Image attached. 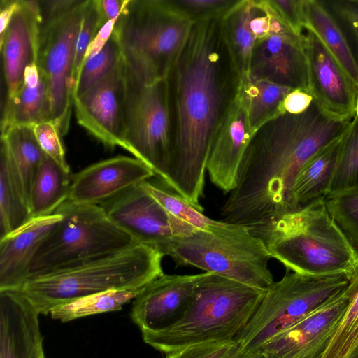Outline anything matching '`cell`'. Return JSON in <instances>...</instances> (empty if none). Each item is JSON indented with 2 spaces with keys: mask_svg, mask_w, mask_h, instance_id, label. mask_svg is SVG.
<instances>
[{
  "mask_svg": "<svg viewBox=\"0 0 358 358\" xmlns=\"http://www.w3.org/2000/svg\"><path fill=\"white\" fill-rule=\"evenodd\" d=\"M220 20L194 22L166 76L171 137L167 186L202 212L200 199L210 145L240 84Z\"/></svg>",
  "mask_w": 358,
  "mask_h": 358,
  "instance_id": "6da1fadb",
  "label": "cell"
},
{
  "mask_svg": "<svg viewBox=\"0 0 358 358\" xmlns=\"http://www.w3.org/2000/svg\"><path fill=\"white\" fill-rule=\"evenodd\" d=\"M352 119L335 116L313 99L304 113H285L263 125L252 136L236 186L221 208L223 221L250 227L291 210L290 191L301 169L341 138Z\"/></svg>",
  "mask_w": 358,
  "mask_h": 358,
  "instance_id": "7a4b0ae2",
  "label": "cell"
},
{
  "mask_svg": "<svg viewBox=\"0 0 358 358\" xmlns=\"http://www.w3.org/2000/svg\"><path fill=\"white\" fill-rule=\"evenodd\" d=\"M287 271L325 276L358 274V252L329 215L324 199L248 227Z\"/></svg>",
  "mask_w": 358,
  "mask_h": 358,
  "instance_id": "3957f363",
  "label": "cell"
},
{
  "mask_svg": "<svg viewBox=\"0 0 358 358\" xmlns=\"http://www.w3.org/2000/svg\"><path fill=\"white\" fill-rule=\"evenodd\" d=\"M158 251L142 244L79 264L29 276L20 291L40 315L87 296L142 289L164 274Z\"/></svg>",
  "mask_w": 358,
  "mask_h": 358,
  "instance_id": "277c9868",
  "label": "cell"
},
{
  "mask_svg": "<svg viewBox=\"0 0 358 358\" xmlns=\"http://www.w3.org/2000/svg\"><path fill=\"white\" fill-rule=\"evenodd\" d=\"M265 292L204 272L183 315L165 329L141 333L143 341L165 355L203 343L233 341Z\"/></svg>",
  "mask_w": 358,
  "mask_h": 358,
  "instance_id": "5b68a950",
  "label": "cell"
},
{
  "mask_svg": "<svg viewBox=\"0 0 358 358\" xmlns=\"http://www.w3.org/2000/svg\"><path fill=\"white\" fill-rule=\"evenodd\" d=\"M194 24L171 0H127L113 31L127 66L150 83L166 78Z\"/></svg>",
  "mask_w": 358,
  "mask_h": 358,
  "instance_id": "8992f818",
  "label": "cell"
},
{
  "mask_svg": "<svg viewBox=\"0 0 358 358\" xmlns=\"http://www.w3.org/2000/svg\"><path fill=\"white\" fill-rule=\"evenodd\" d=\"M167 256L178 266H191L264 292L274 282L266 245L237 224L223 221L211 231L196 230L178 238Z\"/></svg>",
  "mask_w": 358,
  "mask_h": 358,
  "instance_id": "52a82bcc",
  "label": "cell"
},
{
  "mask_svg": "<svg viewBox=\"0 0 358 358\" xmlns=\"http://www.w3.org/2000/svg\"><path fill=\"white\" fill-rule=\"evenodd\" d=\"M55 213L62 220L38 248L29 277L79 264L138 243L99 205L66 200Z\"/></svg>",
  "mask_w": 358,
  "mask_h": 358,
  "instance_id": "ba28073f",
  "label": "cell"
},
{
  "mask_svg": "<svg viewBox=\"0 0 358 358\" xmlns=\"http://www.w3.org/2000/svg\"><path fill=\"white\" fill-rule=\"evenodd\" d=\"M88 0L38 1L36 64L45 77L50 120L60 134L69 129L73 105V66L78 36Z\"/></svg>",
  "mask_w": 358,
  "mask_h": 358,
  "instance_id": "9c48e42d",
  "label": "cell"
},
{
  "mask_svg": "<svg viewBox=\"0 0 358 358\" xmlns=\"http://www.w3.org/2000/svg\"><path fill=\"white\" fill-rule=\"evenodd\" d=\"M342 275L315 276L287 271L266 291L256 311L235 341L243 352H255L324 301L344 290Z\"/></svg>",
  "mask_w": 358,
  "mask_h": 358,
  "instance_id": "30bf717a",
  "label": "cell"
},
{
  "mask_svg": "<svg viewBox=\"0 0 358 358\" xmlns=\"http://www.w3.org/2000/svg\"><path fill=\"white\" fill-rule=\"evenodd\" d=\"M125 65V137L124 149L169 183L171 137L166 78L139 80Z\"/></svg>",
  "mask_w": 358,
  "mask_h": 358,
  "instance_id": "8fae6325",
  "label": "cell"
},
{
  "mask_svg": "<svg viewBox=\"0 0 358 358\" xmlns=\"http://www.w3.org/2000/svg\"><path fill=\"white\" fill-rule=\"evenodd\" d=\"M142 183L101 206L136 243L167 256L176 239L188 236L197 229L171 215Z\"/></svg>",
  "mask_w": 358,
  "mask_h": 358,
  "instance_id": "7c38bea8",
  "label": "cell"
},
{
  "mask_svg": "<svg viewBox=\"0 0 358 358\" xmlns=\"http://www.w3.org/2000/svg\"><path fill=\"white\" fill-rule=\"evenodd\" d=\"M78 123L106 147L124 148L125 65L115 68L87 92L73 99Z\"/></svg>",
  "mask_w": 358,
  "mask_h": 358,
  "instance_id": "4fadbf2b",
  "label": "cell"
},
{
  "mask_svg": "<svg viewBox=\"0 0 358 358\" xmlns=\"http://www.w3.org/2000/svg\"><path fill=\"white\" fill-rule=\"evenodd\" d=\"M345 289L271 339L259 351L265 358H320L346 309Z\"/></svg>",
  "mask_w": 358,
  "mask_h": 358,
  "instance_id": "5bb4252c",
  "label": "cell"
},
{
  "mask_svg": "<svg viewBox=\"0 0 358 358\" xmlns=\"http://www.w3.org/2000/svg\"><path fill=\"white\" fill-rule=\"evenodd\" d=\"M303 42L308 62L309 92L329 113L352 119L357 111L358 85L310 31Z\"/></svg>",
  "mask_w": 358,
  "mask_h": 358,
  "instance_id": "9a60e30c",
  "label": "cell"
},
{
  "mask_svg": "<svg viewBox=\"0 0 358 358\" xmlns=\"http://www.w3.org/2000/svg\"><path fill=\"white\" fill-rule=\"evenodd\" d=\"M40 7L38 1L19 0V6L0 36L2 61L1 110L15 96L24 83L26 68L36 63Z\"/></svg>",
  "mask_w": 358,
  "mask_h": 358,
  "instance_id": "2e32d148",
  "label": "cell"
},
{
  "mask_svg": "<svg viewBox=\"0 0 358 358\" xmlns=\"http://www.w3.org/2000/svg\"><path fill=\"white\" fill-rule=\"evenodd\" d=\"M155 176L139 159L116 156L72 175L67 200L101 206Z\"/></svg>",
  "mask_w": 358,
  "mask_h": 358,
  "instance_id": "e0dca14e",
  "label": "cell"
},
{
  "mask_svg": "<svg viewBox=\"0 0 358 358\" xmlns=\"http://www.w3.org/2000/svg\"><path fill=\"white\" fill-rule=\"evenodd\" d=\"M203 273L162 274L149 282L134 299L131 317L141 333L165 329L185 313Z\"/></svg>",
  "mask_w": 358,
  "mask_h": 358,
  "instance_id": "ac0fdd59",
  "label": "cell"
},
{
  "mask_svg": "<svg viewBox=\"0 0 358 358\" xmlns=\"http://www.w3.org/2000/svg\"><path fill=\"white\" fill-rule=\"evenodd\" d=\"M303 37L287 30L256 40L249 75L292 90L309 92Z\"/></svg>",
  "mask_w": 358,
  "mask_h": 358,
  "instance_id": "d6986e66",
  "label": "cell"
},
{
  "mask_svg": "<svg viewBox=\"0 0 358 358\" xmlns=\"http://www.w3.org/2000/svg\"><path fill=\"white\" fill-rule=\"evenodd\" d=\"M255 134L238 89L213 138L206 164L211 182L223 192L230 193L234 189L243 156Z\"/></svg>",
  "mask_w": 358,
  "mask_h": 358,
  "instance_id": "ffe728a7",
  "label": "cell"
},
{
  "mask_svg": "<svg viewBox=\"0 0 358 358\" xmlns=\"http://www.w3.org/2000/svg\"><path fill=\"white\" fill-rule=\"evenodd\" d=\"M39 315L20 290L0 291V358H46Z\"/></svg>",
  "mask_w": 358,
  "mask_h": 358,
  "instance_id": "44dd1931",
  "label": "cell"
},
{
  "mask_svg": "<svg viewBox=\"0 0 358 358\" xmlns=\"http://www.w3.org/2000/svg\"><path fill=\"white\" fill-rule=\"evenodd\" d=\"M61 220L57 213L31 217L0 238V291L20 289L38 248Z\"/></svg>",
  "mask_w": 358,
  "mask_h": 358,
  "instance_id": "7402d4cb",
  "label": "cell"
},
{
  "mask_svg": "<svg viewBox=\"0 0 358 358\" xmlns=\"http://www.w3.org/2000/svg\"><path fill=\"white\" fill-rule=\"evenodd\" d=\"M256 8L255 0H237L220 20L222 38L240 81L249 76L256 41L250 21Z\"/></svg>",
  "mask_w": 358,
  "mask_h": 358,
  "instance_id": "603a6c76",
  "label": "cell"
},
{
  "mask_svg": "<svg viewBox=\"0 0 358 358\" xmlns=\"http://www.w3.org/2000/svg\"><path fill=\"white\" fill-rule=\"evenodd\" d=\"M341 138L317 152L301 169L290 191L292 210L322 199L329 193Z\"/></svg>",
  "mask_w": 358,
  "mask_h": 358,
  "instance_id": "cb8c5ba5",
  "label": "cell"
},
{
  "mask_svg": "<svg viewBox=\"0 0 358 358\" xmlns=\"http://www.w3.org/2000/svg\"><path fill=\"white\" fill-rule=\"evenodd\" d=\"M304 29L312 32L358 85V58L341 28L322 2L303 0Z\"/></svg>",
  "mask_w": 358,
  "mask_h": 358,
  "instance_id": "d4e9b609",
  "label": "cell"
},
{
  "mask_svg": "<svg viewBox=\"0 0 358 358\" xmlns=\"http://www.w3.org/2000/svg\"><path fill=\"white\" fill-rule=\"evenodd\" d=\"M31 218L21 182L8 150L1 138L0 151V238L22 226Z\"/></svg>",
  "mask_w": 358,
  "mask_h": 358,
  "instance_id": "484cf974",
  "label": "cell"
},
{
  "mask_svg": "<svg viewBox=\"0 0 358 358\" xmlns=\"http://www.w3.org/2000/svg\"><path fill=\"white\" fill-rule=\"evenodd\" d=\"M72 175L54 160L44 158L30 193L31 217L53 214L69 197Z\"/></svg>",
  "mask_w": 358,
  "mask_h": 358,
  "instance_id": "4316f807",
  "label": "cell"
},
{
  "mask_svg": "<svg viewBox=\"0 0 358 358\" xmlns=\"http://www.w3.org/2000/svg\"><path fill=\"white\" fill-rule=\"evenodd\" d=\"M1 138L6 145L29 206L31 187L46 155L36 140L34 126H11L1 133Z\"/></svg>",
  "mask_w": 358,
  "mask_h": 358,
  "instance_id": "83f0119b",
  "label": "cell"
},
{
  "mask_svg": "<svg viewBox=\"0 0 358 358\" xmlns=\"http://www.w3.org/2000/svg\"><path fill=\"white\" fill-rule=\"evenodd\" d=\"M238 89L255 132L268 122L285 113L283 101L292 90L250 75L240 81Z\"/></svg>",
  "mask_w": 358,
  "mask_h": 358,
  "instance_id": "f1b7e54d",
  "label": "cell"
},
{
  "mask_svg": "<svg viewBox=\"0 0 358 358\" xmlns=\"http://www.w3.org/2000/svg\"><path fill=\"white\" fill-rule=\"evenodd\" d=\"M1 111V134L11 126H34L50 121L48 83L41 72L36 85L23 84L15 96Z\"/></svg>",
  "mask_w": 358,
  "mask_h": 358,
  "instance_id": "f546056e",
  "label": "cell"
},
{
  "mask_svg": "<svg viewBox=\"0 0 358 358\" xmlns=\"http://www.w3.org/2000/svg\"><path fill=\"white\" fill-rule=\"evenodd\" d=\"M142 289L110 290L87 296L56 307L50 315L54 320L66 322L89 315L117 311L134 300Z\"/></svg>",
  "mask_w": 358,
  "mask_h": 358,
  "instance_id": "4dcf8cb0",
  "label": "cell"
},
{
  "mask_svg": "<svg viewBox=\"0 0 358 358\" xmlns=\"http://www.w3.org/2000/svg\"><path fill=\"white\" fill-rule=\"evenodd\" d=\"M346 309L320 358H350L358 347V274L345 289Z\"/></svg>",
  "mask_w": 358,
  "mask_h": 358,
  "instance_id": "1f68e13d",
  "label": "cell"
},
{
  "mask_svg": "<svg viewBox=\"0 0 358 358\" xmlns=\"http://www.w3.org/2000/svg\"><path fill=\"white\" fill-rule=\"evenodd\" d=\"M122 57V48L113 31L103 48L83 62L74 87L73 99L84 94L106 76Z\"/></svg>",
  "mask_w": 358,
  "mask_h": 358,
  "instance_id": "d6a6232c",
  "label": "cell"
},
{
  "mask_svg": "<svg viewBox=\"0 0 358 358\" xmlns=\"http://www.w3.org/2000/svg\"><path fill=\"white\" fill-rule=\"evenodd\" d=\"M358 187V115L352 120L341 141L329 192Z\"/></svg>",
  "mask_w": 358,
  "mask_h": 358,
  "instance_id": "836d02e7",
  "label": "cell"
},
{
  "mask_svg": "<svg viewBox=\"0 0 358 358\" xmlns=\"http://www.w3.org/2000/svg\"><path fill=\"white\" fill-rule=\"evenodd\" d=\"M142 184L171 215L197 230L211 231L223 223V220H215L207 217L176 193L169 192L148 180Z\"/></svg>",
  "mask_w": 358,
  "mask_h": 358,
  "instance_id": "e575fe53",
  "label": "cell"
},
{
  "mask_svg": "<svg viewBox=\"0 0 358 358\" xmlns=\"http://www.w3.org/2000/svg\"><path fill=\"white\" fill-rule=\"evenodd\" d=\"M324 201L334 222L358 252V187L329 192Z\"/></svg>",
  "mask_w": 358,
  "mask_h": 358,
  "instance_id": "d590c367",
  "label": "cell"
},
{
  "mask_svg": "<svg viewBox=\"0 0 358 358\" xmlns=\"http://www.w3.org/2000/svg\"><path fill=\"white\" fill-rule=\"evenodd\" d=\"M99 29V17L96 0H88L76 42L73 66L75 84L84 62L88 47Z\"/></svg>",
  "mask_w": 358,
  "mask_h": 358,
  "instance_id": "8d00e7d4",
  "label": "cell"
},
{
  "mask_svg": "<svg viewBox=\"0 0 358 358\" xmlns=\"http://www.w3.org/2000/svg\"><path fill=\"white\" fill-rule=\"evenodd\" d=\"M237 0H171L194 23L219 19Z\"/></svg>",
  "mask_w": 358,
  "mask_h": 358,
  "instance_id": "74e56055",
  "label": "cell"
},
{
  "mask_svg": "<svg viewBox=\"0 0 358 358\" xmlns=\"http://www.w3.org/2000/svg\"><path fill=\"white\" fill-rule=\"evenodd\" d=\"M36 140L44 153L67 171H70L65 150L56 125L51 121H45L34 126Z\"/></svg>",
  "mask_w": 358,
  "mask_h": 358,
  "instance_id": "f35d334b",
  "label": "cell"
},
{
  "mask_svg": "<svg viewBox=\"0 0 358 358\" xmlns=\"http://www.w3.org/2000/svg\"><path fill=\"white\" fill-rule=\"evenodd\" d=\"M267 3L283 24L296 36H303V0H267Z\"/></svg>",
  "mask_w": 358,
  "mask_h": 358,
  "instance_id": "ab89813d",
  "label": "cell"
},
{
  "mask_svg": "<svg viewBox=\"0 0 358 358\" xmlns=\"http://www.w3.org/2000/svg\"><path fill=\"white\" fill-rule=\"evenodd\" d=\"M236 341L208 342L168 353L165 358H227Z\"/></svg>",
  "mask_w": 358,
  "mask_h": 358,
  "instance_id": "60d3db41",
  "label": "cell"
},
{
  "mask_svg": "<svg viewBox=\"0 0 358 358\" xmlns=\"http://www.w3.org/2000/svg\"><path fill=\"white\" fill-rule=\"evenodd\" d=\"M329 6L351 31L358 47V0L331 1Z\"/></svg>",
  "mask_w": 358,
  "mask_h": 358,
  "instance_id": "b9f144b4",
  "label": "cell"
},
{
  "mask_svg": "<svg viewBox=\"0 0 358 358\" xmlns=\"http://www.w3.org/2000/svg\"><path fill=\"white\" fill-rule=\"evenodd\" d=\"M313 97L308 91L296 89L291 90L283 101L285 113L298 115L306 111L310 106Z\"/></svg>",
  "mask_w": 358,
  "mask_h": 358,
  "instance_id": "7bdbcfd3",
  "label": "cell"
},
{
  "mask_svg": "<svg viewBox=\"0 0 358 358\" xmlns=\"http://www.w3.org/2000/svg\"><path fill=\"white\" fill-rule=\"evenodd\" d=\"M127 0H96L99 29L110 21L118 19Z\"/></svg>",
  "mask_w": 358,
  "mask_h": 358,
  "instance_id": "ee69618b",
  "label": "cell"
},
{
  "mask_svg": "<svg viewBox=\"0 0 358 358\" xmlns=\"http://www.w3.org/2000/svg\"><path fill=\"white\" fill-rule=\"evenodd\" d=\"M117 20V19L110 21L98 30L88 47L85 60L97 54L103 48L113 34Z\"/></svg>",
  "mask_w": 358,
  "mask_h": 358,
  "instance_id": "f6af8a7d",
  "label": "cell"
},
{
  "mask_svg": "<svg viewBox=\"0 0 358 358\" xmlns=\"http://www.w3.org/2000/svg\"><path fill=\"white\" fill-rule=\"evenodd\" d=\"M19 0H1L0 1V36H1L18 8Z\"/></svg>",
  "mask_w": 358,
  "mask_h": 358,
  "instance_id": "bcb514c9",
  "label": "cell"
},
{
  "mask_svg": "<svg viewBox=\"0 0 358 358\" xmlns=\"http://www.w3.org/2000/svg\"><path fill=\"white\" fill-rule=\"evenodd\" d=\"M227 358H265V357L259 351L255 352H243L241 350L239 345L236 342Z\"/></svg>",
  "mask_w": 358,
  "mask_h": 358,
  "instance_id": "7dc6e473",
  "label": "cell"
},
{
  "mask_svg": "<svg viewBox=\"0 0 358 358\" xmlns=\"http://www.w3.org/2000/svg\"><path fill=\"white\" fill-rule=\"evenodd\" d=\"M350 358H358V347L356 348Z\"/></svg>",
  "mask_w": 358,
  "mask_h": 358,
  "instance_id": "c3c4849f",
  "label": "cell"
},
{
  "mask_svg": "<svg viewBox=\"0 0 358 358\" xmlns=\"http://www.w3.org/2000/svg\"><path fill=\"white\" fill-rule=\"evenodd\" d=\"M355 115H358V101H357V111H356Z\"/></svg>",
  "mask_w": 358,
  "mask_h": 358,
  "instance_id": "681fc988",
  "label": "cell"
}]
</instances>
